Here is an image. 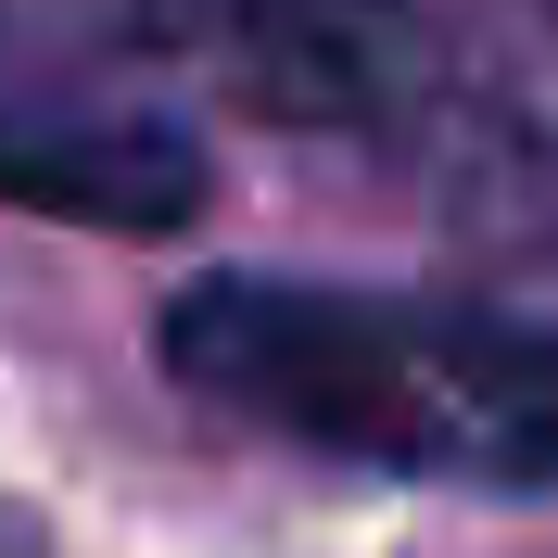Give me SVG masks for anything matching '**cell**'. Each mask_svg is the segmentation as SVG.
Instances as JSON below:
<instances>
[{
    "label": "cell",
    "mask_w": 558,
    "mask_h": 558,
    "mask_svg": "<svg viewBox=\"0 0 558 558\" xmlns=\"http://www.w3.org/2000/svg\"><path fill=\"white\" fill-rule=\"evenodd\" d=\"M178 393L305 457L393 483L546 495L558 483V317L355 279H191L153 317Z\"/></svg>",
    "instance_id": "obj_1"
},
{
    "label": "cell",
    "mask_w": 558,
    "mask_h": 558,
    "mask_svg": "<svg viewBox=\"0 0 558 558\" xmlns=\"http://www.w3.org/2000/svg\"><path fill=\"white\" fill-rule=\"evenodd\" d=\"M216 102L457 191H558V0H140Z\"/></svg>",
    "instance_id": "obj_2"
},
{
    "label": "cell",
    "mask_w": 558,
    "mask_h": 558,
    "mask_svg": "<svg viewBox=\"0 0 558 558\" xmlns=\"http://www.w3.org/2000/svg\"><path fill=\"white\" fill-rule=\"evenodd\" d=\"M0 204L76 216V229H178L204 204V166H191V140L166 114L0 51Z\"/></svg>",
    "instance_id": "obj_3"
},
{
    "label": "cell",
    "mask_w": 558,
    "mask_h": 558,
    "mask_svg": "<svg viewBox=\"0 0 558 558\" xmlns=\"http://www.w3.org/2000/svg\"><path fill=\"white\" fill-rule=\"evenodd\" d=\"M0 558H64V546H51V533H38L26 508H0Z\"/></svg>",
    "instance_id": "obj_4"
}]
</instances>
